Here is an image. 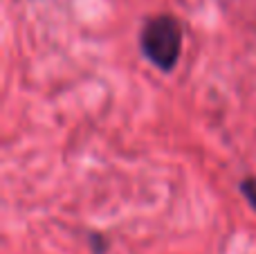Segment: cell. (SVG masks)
I'll return each instance as SVG.
<instances>
[{
  "instance_id": "obj_1",
  "label": "cell",
  "mask_w": 256,
  "mask_h": 254,
  "mask_svg": "<svg viewBox=\"0 0 256 254\" xmlns=\"http://www.w3.org/2000/svg\"><path fill=\"white\" fill-rule=\"evenodd\" d=\"M142 54L158 70L171 72L180 61L182 52V25L171 14H160L144 22L140 34Z\"/></svg>"
},
{
  "instance_id": "obj_2",
  "label": "cell",
  "mask_w": 256,
  "mask_h": 254,
  "mask_svg": "<svg viewBox=\"0 0 256 254\" xmlns=\"http://www.w3.org/2000/svg\"><path fill=\"white\" fill-rule=\"evenodd\" d=\"M240 192H243L245 200L250 202V207L256 210V178H245L240 182Z\"/></svg>"
}]
</instances>
